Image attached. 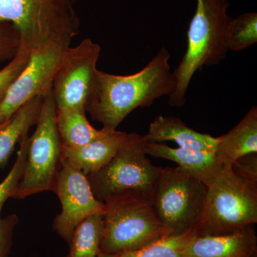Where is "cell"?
I'll use <instances>...</instances> for the list:
<instances>
[{
	"instance_id": "3957f363",
	"label": "cell",
	"mask_w": 257,
	"mask_h": 257,
	"mask_svg": "<svg viewBox=\"0 0 257 257\" xmlns=\"http://www.w3.org/2000/svg\"><path fill=\"white\" fill-rule=\"evenodd\" d=\"M145 136L126 134L112 160L87 176L94 197L103 203L118 198H135L152 203L163 168L147 157Z\"/></svg>"
},
{
	"instance_id": "277c9868",
	"label": "cell",
	"mask_w": 257,
	"mask_h": 257,
	"mask_svg": "<svg viewBox=\"0 0 257 257\" xmlns=\"http://www.w3.org/2000/svg\"><path fill=\"white\" fill-rule=\"evenodd\" d=\"M77 0H0V21L11 24L20 47L30 51L52 41L72 42L80 22Z\"/></svg>"
},
{
	"instance_id": "6da1fadb",
	"label": "cell",
	"mask_w": 257,
	"mask_h": 257,
	"mask_svg": "<svg viewBox=\"0 0 257 257\" xmlns=\"http://www.w3.org/2000/svg\"><path fill=\"white\" fill-rule=\"evenodd\" d=\"M165 47L140 72L115 75L99 70L95 90L86 106V112L103 124L116 130L126 116L139 107L152 105L159 98L170 96L176 80Z\"/></svg>"
},
{
	"instance_id": "8fae6325",
	"label": "cell",
	"mask_w": 257,
	"mask_h": 257,
	"mask_svg": "<svg viewBox=\"0 0 257 257\" xmlns=\"http://www.w3.org/2000/svg\"><path fill=\"white\" fill-rule=\"evenodd\" d=\"M53 192L60 199L62 211L52 226L66 242H69L74 229L84 219L104 211V204L94 197L87 176L62 157Z\"/></svg>"
},
{
	"instance_id": "e0dca14e",
	"label": "cell",
	"mask_w": 257,
	"mask_h": 257,
	"mask_svg": "<svg viewBox=\"0 0 257 257\" xmlns=\"http://www.w3.org/2000/svg\"><path fill=\"white\" fill-rule=\"evenodd\" d=\"M42 96H35L27 101L0 126V168L9 160L23 135L36 124L41 109Z\"/></svg>"
},
{
	"instance_id": "4316f807",
	"label": "cell",
	"mask_w": 257,
	"mask_h": 257,
	"mask_svg": "<svg viewBox=\"0 0 257 257\" xmlns=\"http://www.w3.org/2000/svg\"><path fill=\"white\" fill-rule=\"evenodd\" d=\"M96 257H116V255L113 254H105V253H99Z\"/></svg>"
},
{
	"instance_id": "d6986e66",
	"label": "cell",
	"mask_w": 257,
	"mask_h": 257,
	"mask_svg": "<svg viewBox=\"0 0 257 257\" xmlns=\"http://www.w3.org/2000/svg\"><path fill=\"white\" fill-rule=\"evenodd\" d=\"M103 213L93 214L75 228L69 241L67 257H96L100 252Z\"/></svg>"
},
{
	"instance_id": "83f0119b",
	"label": "cell",
	"mask_w": 257,
	"mask_h": 257,
	"mask_svg": "<svg viewBox=\"0 0 257 257\" xmlns=\"http://www.w3.org/2000/svg\"><path fill=\"white\" fill-rule=\"evenodd\" d=\"M1 125H2V124H0V126H1Z\"/></svg>"
},
{
	"instance_id": "ba28073f",
	"label": "cell",
	"mask_w": 257,
	"mask_h": 257,
	"mask_svg": "<svg viewBox=\"0 0 257 257\" xmlns=\"http://www.w3.org/2000/svg\"><path fill=\"white\" fill-rule=\"evenodd\" d=\"M207 187L177 167L163 168L157 182L152 205L172 235L195 229L202 217Z\"/></svg>"
},
{
	"instance_id": "9c48e42d",
	"label": "cell",
	"mask_w": 257,
	"mask_h": 257,
	"mask_svg": "<svg viewBox=\"0 0 257 257\" xmlns=\"http://www.w3.org/2000/svg\"><path fill=\"white\" fill-rule=\"evenodd\" d=\"M100 52V46L90 39L69 47L52 82L57 110L85 109L97 84Z\"/></svg>"
},
{
	"instance_id": "8992f818",
	"label": "cell",
	"mask_w": 257,
	"mask_h": 257,
	"mask_svg": "<svg viewBox=\"0 0 257 257\" xmlns=\"http://www.w3.org/2000/svg\"><path fill=\"white\" fill-rule=\"evenodd\" d=\"M172 235L151 202L118 198L104 203L101 253L116 255L147 246Z\"/></svg>"
},
{
	"instance_id": "5b68a950",
	"label": "cell",
	"mask_w": 257,
	"mask_h": 257,
	"mask_svg": "<svg viewBox=\"0 0 257 257\" xmlns=\"http://www.w3.org/2000/svg\"><path fill=\"white\" fill-rule=\"evenodd\" d=\"M257 222V184L225 168L207 187L205 207L195 228L197 236L236 232Z\"/></svg>"
},
{
	"instance_id": "52a82bcc",
	"label": "cell",
	"mask_w": 257,
	"mask_h": 257,
	"mask_svg": "<svg viewBox=\"0 0 257 257\" xmlns=\"http://www.w3.org/2000/svg\"><path fill=\"white\" fill-rule=\"evenodd\" d=\"M56 118L57 107L51 88L42 96L36 130L29 137L23 174L13 199H24L39 193L54 191L62 150Z\"/></svg>"
},
{
	"instance_id": "d4e9b609",
	"label": "cell",
	"mask_w": 257,
	"mask_h": 257,
	"mask_svg": "<svg viewBox=\"0 0 257 257\" xmlns=\"http://www.w3.org/2000/svg\"><path fill=\"white\" fill-rule=\"evenodd\" d=\"M19 224L16 214L0 217V257L9 256L13 247L15 228Z\"/></svg>"
},
{
	"instance_id": "ffe728a7",
	"label": "cell",
	"mask_w": 257,
	"mask_h": 257,
	"mask_svg": "<svg viewBox=\"0 0 257 257\" xmlns=\"http://www.w3.org/2000/svg\"><path fill=\"white\" fill-rule=\"evenodd\" d=\"M197 235L194 229L183 234L169 235L143 248L116 254V257H184L187 245Z\"/></svg>"
},
{
	"instance_id": "7a4b0ae2",
	"label": "cell",
	"mask_w": 257,
	"mask_h": 257,
	"mask_svg": "<svg viewBox=\"0 0 257 257\" xmlns=\"http://www.w3.org/2000/svg\"><path fill=\"white\" fill-rule=\"evenodd\" d=\"M227 0H197L195 13L187 32V47L183 58L173 72L174 92L168 96L170 105L182 107L193 76L204 66L220 63L229 49L226 32L231 19Z\"/></svg>"
},
{
	"instance_id": "7402d4cb",
	"label": "cell",
	"mask_w": 257,
	"mask_h": 257,
	"mask_svg": "<svg viewBox=\"0 0 257 257\" xmlns=\"http://www.w3.org/2000/svg\"><path fill=\"white\" fill-rule=\"evenodd\" d=\"M28 133L25 134L20 141V149L17 153L16 160L9 174L0 182V217L5 203L9 198H13L23 176L24 167L28 153Z\"/></svg>"
},
{
	"instance_id": "ac0fdd59",
	"label": "cell",
	"mask_w": 257,
	"mask_h": 257,
	"mask_svg": "<svg viewBox=\"0 0 257 257\" xmlns=\"http://www.w3.org/2000/svg\"><path fill=\"white\" fill-rule=\"evenodd\" d=\"M57 127L62 147L78 148L100 136L103 130H96L89 123L84 109L57 110Z\"/></svg>"
},
{
	"instance_id": "30bf717a",
	"label": "cell",
	"mask_w": 257,
	"mask_h": 257,
	"mask_svg": "<svg viewBox=\"0 0 257 257\" xmlns=\"http://www.w3.org/2000/svg\"><path fill=\"white\" fill-rule=\"evenodd\" d=\"M71 42L52 41L34 49L25 68L11 84L0 105V124H4L27 101L43 95L52 82Z\"/></svg>"
},
{
	"instance_id": "9a60e30c",
	"label": "cell",
	"mask_w": 257,
	"mask_h": 257,
	"mask_svg": "<svg viewBox=\"0 0 257 257\" xmlns=\"http://www.w3.org/2000/svg\"><path fill=\"white\" fill-rule=\"evenodd\" d=\"M145 140L150 143L173 141L179 147L197 151L215 152L219 138L198 133L175 116H157L150 124Z\"/></svg>"
},
{
	"instance_id": "4fadbf2b",
	"label": "cell",
	"mask_w": 257,
	"mask_h": 257,
	"mask_svg": "<svg viewBox=\"0 0 257 257\" xmlns=\"http://www.w3.org/2000/svg\"><path fill=\"white\" fill-rule=\"evenodd\" d=\"M147 155L176 162L184 173L203 182L207 187L220 175L224 167L215 152L197 151L189 149L172 148L163 143H147Z\"/></svg>"
},
{
	"instance_id": "2e32d148",
	"label": "cell",
	"mask_w": 257,
	"mask_h": 257,
	"mask_svg": "<svg viewBox=\"0 0 257 257\" xmlns=\"http://www.w3.org/2000/svg\"><path fill=\"white\" fill-rule=\"evenodd\" d=\"M257 153V108L253 106L234 128L219 137L215 154L224 168L240 157Z\"/></svg>"
},
{
	"instance_id": "5bb4252c",
	"label": "cell",
	"mask_w": 257,
	"mask_h": 257,
	"mask_svg": "<svg viewBox=\"0 0 257 257\" xmlns=\"http://www.w3.org/2000/svg\"><path fill=\"white\" fill-rule=\"evenodd\" d=\"M102 130L100 136L84 146L62 147V158L85 176L100 170L112 160L127 134L106 127Z\"/></svg>"
},
{
	"instance_id": "44dd1931",
	"label": "cell",
	"mask_w": 257,
	"mask_h": 257,
	"mask_svg": "<svg viewBox=\"0 0 257 257\" xmlns=\"http://www.w3.org/2000/svg\"><path fill=\"white\" fill-rule=\"evenodd\" d=\"M257 42V14L244 13L231 19L226 32V45L229 50L241 51Z\"/></svg>"
},
{
	"instance_id": "cb8c5ba5",
	"label": "cell",
	"mask_w": 257,
	"mask_h": 257,
	"mask_svg": "<svg viewBox=\"0 0 257 257\" xmlns=\"http://www.w3.org/2000/svg\"><path fill=\"white\" fill-rule=\"evenodd\" d=\"M20 47V37L11 25L0 21V62L11 60Z\"/></svg>"
},
{
	"instance_id": "7c38bea8",
	"label": "cell",
	"mask_w": 257,
	"mask_h": 257,
	"mask_svg": "<svg viewBox=\"0 0 257 257\" xmlns=\"http://www.w3.org/2000/svg\"><path fill=\"white\" fill-rule=\"evenodd\" d=\"M184 257H257V236L253 225L231 234L196 236Z\"/></svg>"
},
{
	"instance_id": "603a6c76",
	"label": "cell",
	"mask_w": 257,
	"mask_h": 257,
	"mask_svg": "<svg viewBox=\"0 0 257 257\" xmlns=\"http://www.w3.org/2000/svg\"><path fill=\"white\" fill-rule=\"evenodd\" d=\"M30 51L20 47L14 58L0 70V105L15 79L21 73L30 59Z\"/></svg>"
},
{
	"instance_id": "484cf974",
	"label": "cell",
	"mask_w": 257,
	"mask_h": 257,
	"mask_svg": "<svg viewBox=\"0 0 257 257\" xmlns=\"http://www.w3.org/2000/svg\"><path fill=\"white\" fill-rule=\"evenodd\" d=\"M231 168L236 175L257 184V153L240 157L232 164Z\"/></svg>"
}]
</instances>
